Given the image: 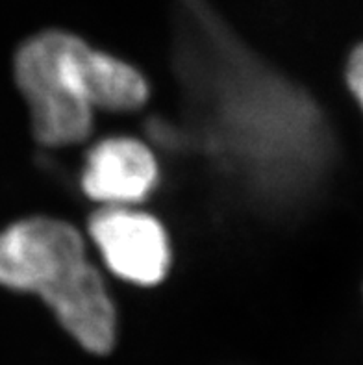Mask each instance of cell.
<instances>
[{
    "instance_id": "3",
    "label": "cell",
    "mask_w": 363,
    "mask_h": 365,
    "mask_svg": "<svg viewBox=\"0 0 363 365\" xmlns=\"http://www.w3.org/2000/svg\"><path fill=\"white\" fill-rule=\"evenodd\" d=\"M0 286L41 297L65 332L88 352L108 354L116 345V306L69 222L28 217L2 228Z\"/></svg>"
},
{
    "instance_id": "6",
    "label": "cell",
    "mask_w": 363,
    "mask_h": 365,
    "mask_svg": "<svg viewBox=\"0 0 363 365\" xmlns=\"http://www.w3.org/2000/svg\"><path fill=\"white\" fill-rule=\"evenodd\" d=\"M347 83L363 110V45L356 46L347 63Z\"/></svg>"
},
{
    "instance_id": "5",
    "label": "cell",
    "mask_w": 363,
    "mask_h": 365,
    "mask_svg": "<svg viewBox=\"0 0 363 365\" xmlns=\"http://www.w3.org/2000/svg\"><path fill=\"white\" fill-rule=\"evenodd\" d=\"M158 163L150 148L133 138H108L88 153L82 191L104 206H130L156 187Z\"/></svg>"
},
{
    "instance_id": "2",
    "label": "cell",
    "mask_w": 363,
    "mask_h": 365,
    "mask_svg": "<svg viewBox=\"0 0 363 365\" xmlns=\"http://www.w3.org/2000/svg\"><path fill=\"white\" fill-rule=\"evenodd\" d=\"M14 74L34 135L48 147L88 138L95 108L133 111L148 98L138 69L61 30L36 34L19 46Z\"/></svg>"
},
{
    "instance_id": "4",
    "label": "cell",
    "mask_w": 363,
    "mask_h": 365,
    "mask_svg": "<svg viewBox=\"0 0 363 365\" xmlns=\"http://www.w3.org/2000/svg\"><path fill=\"white\" fill-rule=\"evenodd\" d=\"M89 234L111 273L138 286H156L170 264L169 237L160 221L128 206H106L89 221Z\"/></svg>"
},
{
    "instance_id": "1",
    "label": "cell",
    "mask_w": 363,
    "mask_h": 365,
    "mask_svg": "<svg viewBox=\"0 0 363 365\" xmlns=\"http://www.w3.org/2000/svg\"><path fill=\"white\" fill-rule=\"evenodd\" d=\"M180 71L203 111H213L208 132L217 148L250 182L310 184L327 165L332 139L315 104L257 67L203 0H176Z\"/></svg>"
}]
</instances>
